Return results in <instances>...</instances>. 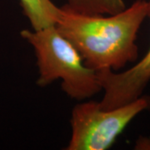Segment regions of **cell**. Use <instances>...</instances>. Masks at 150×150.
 Masks as SVG:
<instances>
[{
    "instance_id": "cell-2",
    "label": "cell",
    "mask_w": 150,
    "mask_h": 150,
    "mask_svg": "<svg viewBox=\"0 0 150 150\" xmlns=\"http://www.w3.org/2000/svg\"><path fill=\"white\" fill-rule=\"evenodd\" d=\"M20 35L34 49L39 87L61 79L65 93L79 101L103 91L98 72L84 64L79 52L55 25L40 30L23 29Z\"/></svg>"
},
{
    "instance_id": "cell-1",
    "label": "cell",
    "mask_w": 150,
    "mask_h": 150,
    "mask_svg": "<svg viewBox=\"0 0 150 150\" xmlns=\"http://www.w3.org/2000/svg\"><path fill=\"white\" fill-rule=\"evenodd\" d=\"M149 11L146 0H136L111 15L81 14L63 5L55 26L77 48L87 67L97 72L116 71L138 59L137 35Z\"/></svg>"
},
{
    "instance_id": "cell-5",
    "label": "cell",
    "mask_w": 150,
    "mask_h": 150,
    "mask_svg": "<svg viewBox=\"0 0 150 150\" xmlns=\"http://www.w3.org/2000/svg\"><path fill=\"white\" fill-rule=\"evenodd\" d=\"M19 3L33 30L55 25L60 7L55 5L52 0H19Z\"/></svg>"
},
{
    "instance_id": "cell-4",
    "label": "cell",
    "mask_w": 150,
    "mask_h": 150,
    "mask_svg": "<svg viewBox=\"0 0 150 150\" xmlns=\"http://www.w3.org/2000/svg\"><path fill=\"white\" fill-rule=\"evenodd\" d=\"M150 18V0L149 1ZM103 96L98 102L103 109L125 105L142 96L150 81V47L138 63L124 72L116 74L111 69L98 71Z\"/></svg>"
},
{
    "instance_id": "cell-6",
    "label": "cell",
    "mask_w": 150,
    "mask_h": 150,
    "mask_svg": "<svg viewBox=\"0 0 150 150\" xmlns=\"http://www.w3.org/2000/svg\"><path fill=\"white\" fill-rule=\"evenodd\" d=\"M68 9L88 15H111L126 8L123 0H68Z\"/></svg>"
},
{
    "instance_id": "cell-3",
    "label": "cell",
    "mask_w": 150,
    "mask_h": 150,
    "mask_svg": "<svg viewBox=\"0 0 150 150\" xmlns=\"http://www.w3.org/2000/svg\"><path fill=\"white\" fill-rule=\"evenodd\" d=\"M150 108V97L112 109L86 101L76 104L71 115V138L67 150H106L137 115Z\"/></svg>"
}]
</instances>
